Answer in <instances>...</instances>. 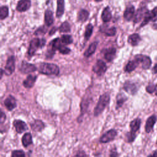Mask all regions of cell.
<instances>
[{"instance_id":"1","label":"cell","mask_w":157,"mask_h":157,"mask_svg":"<svg viewBox=\"0 0 157 157\" xmlns=\"http://www.w3.org/2000/svg\"><path fill=\"white\" fill-rule=\"evenodd\" d=\"M110 102V95L109 93H105L101 95L98 102L94 109V116L98 117L104 110L105 107L108 105Z\"/></svg>"},{"instance_id":"2","label":"cell","mask_w":157,"mask_h":157,"mask_svg":"<svg viewBox=\"0 0 157 157\" xmlns=\"http://www.w3.org/2000/svg\"><path fill=\"white\" fill-rule=\"evenodd\" d=\"M39 72L40 74L45 75H57L59 73L58 66L53 63H40L39 67Z\"/></svg>"},{"instance_id":"3","label":"cell","mask_w":157,"mask_h":157,"mask_svg":"<svg viewBox=\"0 0 157 157\" xmlns=\"http://www.w3.org/2000/svg\"><path fill=\"white\" fill-rule=\"evenodd\" d=\"M45 39H39V38H34L33 39L29 44V47L28 49V55L30 56L34 55L36 53V50L39 48H42L45 44Z\"/></svg>"},{"instance_id":"4","label":"cell","mask_w":157,"mask_h":157,"mask_svg":"<svg viewBox=\"0 0 157 157\" xmlns=\"http://www.w3.org/2000/svg\"><path fill=\"white\" fill-rule=\"evenodd\" d=\"M117 136V131L115 129H110L109 131H106L104 134H103L100 139L99 142L102 144L109 143L112 140H113L115 137Z\"/></svg>"},{"instance_id":"5","label":"cell","mask_w":157,"mask_h":157,"mask_svg":"<svg viewBox=\"0 0 157 157\" xmlns=\"http://www.w3.org/2000/svg\"><path fill=\"white\" fill-rule=\"evenodd\" d=\"M134 59L139 63V64H142V67L144 69H148L151 66V60L150 58L147 56L143 55H137L134 56Z\"/></svg>"},{"instance_id":"6","label":"cell","mask_w":157,"mask_h":157,"mask_svg":"<svg viewBox=\"0 0 157 157\" xmlns=\"http://www.w3.org/2000/svg\"><path fill=\"white\" fill-rule=\"evenodd\" d=\"M107 70V66L105 63L101 59H98L96 64L93 67V71L98 75H102Z\"/></svg>"},{"instance_id":"7","label":"cell","mask_w":157,"mask_h":157,"mask_svg":"<svg viewBox=\"0 0 157 157\" xmlns=\"http://www.w3.org/2000/svg\"><path fill=\"white\" fill-rule=\"evenodd\" d=\"M12 124L15 129L16 132L18 134H21L28 129L26 123L21 120H13Z\"/></svg>"},{"instance_id":"8","label":"cell","mask_w":157,"mask_h":157,"mask_svg":"<svg viewBox=\"0 0 157 157\" xmlns=\"http://www.w3.org/2000/svg\"><path fill=\"white\" fill-rule=\"evenodd\" d=\"M15 60L13 56H11L7 59L4 71L6 75H9L13 72L15 70Z\"/></svg>"},{"instance_id":"9","label":"cell","mask_w":157,"mask_h":157,"mask_svg":"<svg viewBox=\"0 0 157 157\" xmlns=\"http://www.w3.org/2000/svg\"><path fill=\"white\" fill-rule=\"evenodd\" d=\"M19 69L23 74H28L36 71L37 67L33 64L23 61L19 67Z\"/></svg>"},{"instance_id":"10","label":"cell","mask_w":157,"mask_h":157,"mask_svg":"<svg viewBox=\"0 0 157 157\" xmlns=\"http://www.w3.org/2000/svg\"><path fill=\"white\" fill-rule=\"evenodd\" d=\"M123 89L127 93L134 95L137 93V91L138 90V86L135 83H132L129 81H126L124 83Z\"/></svg>"},{"instance_id":"11","label":"cell","mask_w":157,"mask_h":157,"mask_svg":"<svg viewBox=\"0 0 157 157\" xmlns=\"http://www.w3.org/2000/svg\"><path fill=\"white\" fill-rule=\"evenodd\" d=\"M4 105L6 107V109L9 111H12L16 107H17V101L15 98L12 96L9 95L5 100L4 102Z\"/></svg>"},{"instance_id":"12","label":"cell","mask_w":157,"mask_h":157,"mask_svg":"<svg viewBox=\"0 0 157 157\" xmlns=\"http://www.w3.org/2000/svg\"><path fill=\"white\" fill-rule=\"evenodd\" d=\"M31 128L34 132H41L45 128V124L44 123L38 119L34 120L33 121H32L30 123Z\"/></svg>"},{"instance_id":"13","label":"cell","mask_w":157,"mask_h":157,"mask_svg":"<svg viewBox=\"0 0 157 157\" xmlns=\"http://www.w3.org/2000/svg\"><path fill=\"white\" fill-rule=\"evenodd\" d=\"M157 120V117L155 115H153L148 118L146 121L145 126V130L147 133H149L153 128V126L155 125L156 121Z\"/></svg>"},{"instance_id":"14","label":"cell","mask_w":157,"mask_h":157,"mask_svg":"<svg viewBox=\"0 0 157 157\" xmlns=\"http://www.w3.org/2000/svg\"><path fill=\"white\" fill-rule=\"evenodd\" d=\"M31 6V0H20L17 6V10L20 12L26 11Z\"/></svg>"},{"instance_id":"15","label":"cell","mask_w":157,"mask_h":157,"mask_svg":"<svg viewBox=\"0 0 157 157\" xmlns=\"http://www.w3.org/2000/svg\"><path fill=\"white\" fill-rule=\"evenodd\" d=\"M148 10H147V9L146 7H140L139 8L135 15H134V23H138L142 18H144L146 13H147Z\"/></svg>"},{"instance_id":"16","label":"cell","mask_w":157,"mask_h":157,"mask_svg":"<svg viewBox=\"0 0 157 157\" xmlns=\"http://www.w3.org/2000/svg\"><path fill=\"white\" fill-rule=\"evenodd\" d=\"M141 124V120L139 118H136L132 120L129 123V127L131 129V132L133 133H136L140 127Z\"/></svg>"},{"instance_id":"17","label":"cell","mask_w":157,"mask_h":157,"mask_svg":"<svg viewBox=\"0 0 157 157\" xmlns=\"http://www.w3.org/2000/svg\"><path fill=\"white\" fill-rule=\"evenodd\" d=\"M21 143L24 147L27 148L29 145L33 144V136L30 132L25 133L21 138Z\"/></svg>"},{"instance_id":"18","label":"cell","mask_w":157,"mask_h":157,"mask_svg":"<svg viewBox=\"0 0 157 157\" xmlns=\"http://www.w3.org/2000/svg\"><path fill=\"white\" fill-rule=\"evenodd\" d=\"M37 79V76L29 75L27 78L23 82V86L26 88H32Z\"/></svg>"},{"instance_id":"19","label":"cell","mask_w":157,"mask_h":157,"mask_svg":"<svg viewBox=\"0 0 157 157\" xmlns=\"http://www.w3.org/2000/svg\"><path fill=\"white\" fill-rule=\"evenodd\" d=\"M116 53V49L114 47H110L106 50V51L104 53V58L108 62H111Z\"/></svg>"},{"instance_id":"20","label":"cell","mask_w":157,"mask_h":157,"mask_svg":"<svg viewBox=\"0 0 157 157\" xmlns=\"http://www.w3.org/2000/svg\"><path fill=\"white\" fill-rule=\"evenodd\" d=\"M102 20L104 22L106 23L109 21L112 18V13L110 9L109 6H107L102 11V15H101Z\"/></svg>"},{"instance_id":"21","label":"cell","mask_w":157,"mask_h":157,"mask_svg":"<svg viewBox=\"0 0 157 157\" xmlns=\"http://www.w3.org/2000/svg\"><path fill=\"white\" fill-rule=\"evenodd\" d=\"M140 40H141V38L140 36L137 33H134L129 36L128 41L131 45L136 46L139 43Z\"/></svg>"},{"instance_id":"22","label":"cell","mask_w":157,"mask_h":157,"mask_svg":"<svg viewBox=\"0 0 157 157\" xmlns=\"http://www.w3.org/2000/svg\"><path fill=\"white\" fill-rule=\"evenodd\" d=\"M128 99V98L123 93H119L117 96V101H116V109H120L124 102Z\"/></svg>"},{"instance_id":"23","label":"cell","mask_w":157,"mask_h":157,"mask_svg":"<svg viewBox=\"0 0 157 157\" xmlns=\"http://www.w3.org/2000/svg\"><path fill=\"white\" fill-rule=\"evenodd\" d=\"M64 11V0H57V9L56 15L57 17H61Z\"/></svg>"},{"instance_id":"24","label":"cell","mask_w":157,"mask_h":157,"mask_svg":"<svg viewBox=\"0 0 157 157\" xmlns=\"http://www.w3.org/2000/svg\"><path fill=\"white\" fill-rule=\"evenodd\" d=\"M134 14V7L133 6H131L128 7L124 12V18L128 20L129 21L132 19L133 15Z\"/></svg>"},{"instance_id":"25","label":"cell","mask_w":157,"mask_h":157,"mask_svg":"<svg viewBox=\"0 0 157 157\" xmlns=\"http://www.w3.org/2000/svg\"><path fill=\"white\" fill-rule=\"evenodd\" d=\"M45 22L47 26H50L53 23V13L50 10H46L45 12Z\"/></svg>"},{"instance_id":"26","label":"cell","mask_w":157,"mask_h":157,"mask_svg":"<svg viewBox=\"0 0 157 157\" xmlns=\"http://www.w3.org/2000/svg\"><path fill=\"white\" fill-rule=\"evenodd\" d=\"M100 31L102 33H104L105 34L106 36H113L116 34V28L114 26H112L109 28H106L105 26H101L100 28Z\"/></svg>"},{"instance_id":"27","label":"cell","mask_w":157,"mask_h":157,"mask_svg":"<svg viewBox=\"0 0 157 157\" xmlns=\"http://www.w3.org/2000/svg\"><path fill=\"white\" fill-rule=\"evenodd\" d=\"M98 44V42H93L92 44H91L90 45V46L88 47V49L85 51V52L84 53V56L85 57H90L91 55H93L96 49Z\"/></svg>"},{"instance_id":"28","label":"cell","mask_w":157,"mask_h":157,"mask_svg":"<svg viewBox=\"0 0 157 157\" xmlns=\"http://www.w3.org/2000/svg\"><path fill=\"white\" fill-rule=\"evenodd\" d=\"M138 64H139V63L135 59L134 60L129 61L125 67V71L128 72H132L137 67Z\"/></svg>"},{"instance_id":"29","label":"cell","mask_w":157,"mask_h":157,"mask_svg":"<svg viewBox=\"0 0 157 157\" xmlns=\"http://www.w3.org/2000/svg\"><path fill=\"white\" fill-rule=\"evenodd\" d=\"M89 17V12L85 9H82L78 13V20L84 22L87 20Z\"/></svg>"},{"instance_id":"30","label":"cell","mask_w":157,"mask_h":157,"mask_svg":"<svg viewBox=\"0 0 157 157\" xmlns=\"http://www.w3.org/2000/svg\"><path fill=\"white\" fill-rule=\"evenodd\" d=\"M93 26L91 24H88L85 29V40H88L93 33Z\"/></svg>"},{"instance_id":"31","label":"cell","mask_w":157,"mask_h":157,"mask_svg":"<svg viewBox=\"0 0 157 157\" xmlns=\"http://www.w3.org/2000/svg\"><path fill=\"white\" fill-rule=\"evenodd\" d=\"M59 31L61 33H67L71 31V26L67 21L63 22L59 28Z\"/></svg>"},{"instance_id":"32","label":"cell","mask_w":157,"mask_h":157,"mask_svg":"<svg viewBox=\"0 0 157 157\" xmlns=\"http://www.w3.org/2000/svg\"><path fill=\"white\" fill-rule=\"evenodd\" d=\"M61 41L64 45H68L72 42L73 40L70 35H63L61 37Z\"/></svg>"},{"instance_id":"33","label":"cell","mask_w":157,"mask_h":157,"mask_svg":"<svg viewBox=\"0 0 157 157\" xmlns=\"http://www.w3.org/2000/svg\"><path fill=\"white\" fill-rule=\"evenodd\" d=\"M9 14V9L7 6H2L0 9V17L1 20L6 18Z\"/></svg>"},{"instance_id":"34","label":"cell","mask_w":157,"mask_h":157,"mask_svg":"<svg viewBox=\"0 0 157 157\" xmlns=\"http://www.w3.org/2000/svg\"><path fill=\"white\" fill-rule=\"evenodd\" d=\"M126 140H127V142L128 143H131V142H133L135 140V139L136 138V133H133L131 131L129 132H128L126 135Z\"/></svg>"},{"instance_id":"35","label":"cell","mask_w":157,"mask_h":157,"mask_svg":"<svg viewBox=\"0 0 157 157\" xmlns=\"http://www.w3.org/2000/svg\"><path fill=\"white\" fill-rule=\"evenodd\" d=\"M11 157H26V156L22 150H15L12 151Z\"/></svg>"},{"instance_id":"36","label":"cell","mask_w":157,"mask_h":157,"mask_svg":"<svg viewBox=\"0 0 157 157\" xmlns=\"http://www.w3.org/2000/svg\"><path fill=\"white\" fill-rule=\"evenodd\" d=\"M146 91L148 93H153L155 91L156 92L157 91V85L155 84H149L147 87H146Z\"/></svg>"},{"instance_id":"37","label":"cell","mask_w":157,"mask_h":157,"mask_svg":"<svg viewBox=\"0 0 157 157\" xmlns=\"http://www.w3.org/2000/svg\"><path fill=\"white\" fill-rule=\"evenodd\" d=\"M151 16V21L155 22L157 20V6L155 7L151 11H150Z\"/></svg>"},{"instance_id":"38","label":"cell","mask_w":157,"mask_h":157,"mask_svg":"<svg viewBox=\"0 0 157 157\" xmlns=\"http://www.w3.org/2000/svg\"><path fill=\"white\" fill-rule=\"evenodd\" d=\"M47 31V28H45L44 26H42L39 28H38L36 32H35V34L36 35H40V34H45Z\"/></svg>"},{"instance_id":"39","label":"cell","mask_w":157,"mask_h":157,"mask_svg":"<svg viewBox=\"0 0 157 157\" xmlns=\"http://www.w3.org/2000/svg\"><path fill=\"white\" fill-rule=\"evenodd\" d=\"M59 52H60L61 53L66 55V54H68V53L70 52L71 50H70L69 48H67V47H65L64 45H63V46H62V47L60 48V49L59 50Z\"/></svg>"},{"instance_id":"40","label":"cell","mask_w":157,"mask_h":157,"mask_svg":"<svg viewBox=\"0 0 157 157\" xmlns=\"http://www.w3.org/2000/svg\"><path fill=\"white\" fill-rule=\"evenodd\" d=\"M109 156L110 157H118V153L117 151V148H112L110 150V153H109Z\"/></svg>"},{"instance_id":"41","label":"cell","mask_w":157,"mask_h":157,"mask_svg":"<svg viewBox=\"0 0 157 157\" xmlns=\"http://www.w3.org/2000/svg\"><path fill=\"white\" fill-rule=\"evenodd\" d=\"M73 157H87V155L83 150H78Z\"/></svg>"},{"instance_id":"42","label":"cell","mask_w":157,"mask_h":157,"mask_svg":"<svg viewBox=\"0 0 157 157\" xmlns=\"http://www.w3.org/2000/svg\"><path fill=\"white\" fill-rule=\"evenodd\" d=\"M6 120V115L4 113V112L1 110V115H0V123L2 124L5 120Z\"/></svg>"},{"instance_id":"43","label":"cell","mask_w":157,"mask_h":157,"mask_svg":"<svg viewBox=\"0 0 157 157\" xmlns=\"http://www.w3.org/2000/svg\"><path fill=\"white\" fill-rule=\"evenodd\" d=\"M147 157H157V151H154L152 154L149 155Z\"/></svg>"},{"instance_id":"44","label":"cell","mask_w":157,"mask_h":157,"mask_svg":"<svg viewBox=\"0 0 157 157\" xmlns=\"http://www.w3.org/2000/svg\"><path fill=\"white\" fill-rule=\"evenodd\" d=\"M56 28H53L51 30H50V35H52V34H53L55 33V31H56Z\"/></svg>"},{"instance_id":"45","label":"cell","mask_w":157,"mask_h":157,"mask_svg":"<svg viewBox=\"0 0 157 157\" xmlns=\"http://www.w3.org/2000/svg\"><path fill=\"white\" fill-rule=\"evenodd\" d=\"M153 73H155V74L157 73V63L154 66V67L153 68Z\"/></svg>"},{"instance_id":"46","label":"cell","mask_w":157,"mask_h":157,"mask_svg":"<svg viewBox=\"0 0 157 157\" xmlns=\"http://www.w3.org/2000/svg\"><path fill=\"white\" fill-rule=\"evenodd\" d=\"M96 2H99V1H101L102 0H95Z\"/></svg>"},{"instance_id":"47","label":"cell","mask_w":157,"mask_h":157,"mask_svg":"<svg viewBox=\"0 0 157 157\" xmlns=\"http://www.w3.org/2000/svg\"><path fill=\"white\" fill-rule=\"evenodd\" d=\"M156 144H157V140H156Z\"/></svg>"}]
</instances>
